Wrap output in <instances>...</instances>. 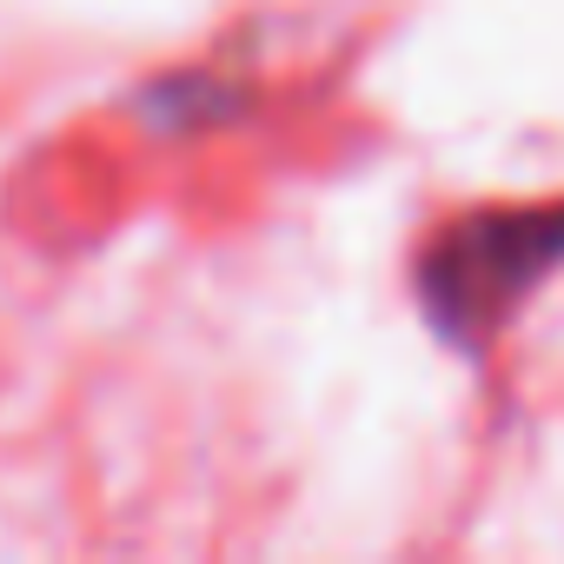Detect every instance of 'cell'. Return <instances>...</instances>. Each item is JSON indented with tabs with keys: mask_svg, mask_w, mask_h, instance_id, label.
<instances>
[{
	"mask_svg": "<svg viewBox=\"0 0 564 564\" xmlns=\"http://www.w3.org/2000/svg\"><path fill=\"white\" fill-rule=\"evenodd\" d=\"M564 265V199L551 206H485V213H465L458 226H445L412 286H419V306L432 319L438 339L478 352L505 319L511 306L544 286V279Z\"/></svg>",
	"mask_w": 564,
	"mask_h": 564,
	"instance_id": "1",
	"label": "cell"
}]
</instances>
